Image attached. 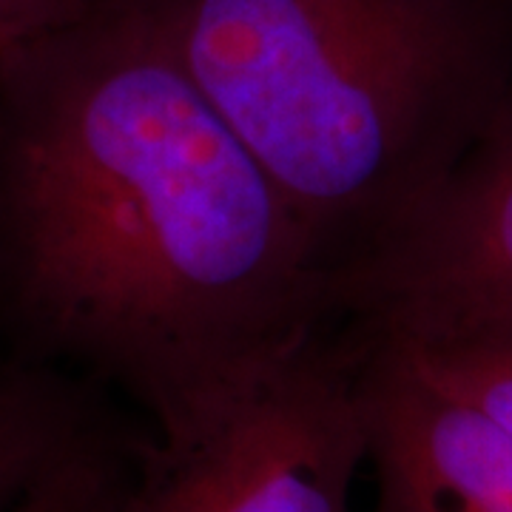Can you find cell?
I'll return each mask as SVG.
<instances>
[{"label":"cell","mask_w":512,"mask_h":512,"mask_svg":"<svg viewBox=\"0 0 512 512\" xmlns=\"http://www.w3.org/2000/svg\"><path fill=\"white\" fill-rule=\"evenodd\" d=\"M94 0H0L3 12L18 29L20 40L49 32L66 20L83 15Z\"/></svg>","instance_id":"obj_9"},{"label":"cell","mask_w":512,"mask_h":512,"mask_svg":"<svg viewBox=\"0 0 512 512\" xmlns=\"http://www.w3.org/2000/svg\"><path fill=\"white\" fill-rule=\"evenodd\" d=\"M362 342L316 330L143 450L100 512H353Z\"/></svg>","instance_id":"obj_3"},{"label":"cell","mask_w":512,"mask_h":512,"mask_svg":"<svg viewBox=\"0 0 512 512\" xmlns=\"http://www.w3.org/2000/svg\"><path fill=\"white\" fill-rule=\"evenodd\" d=\"M330 279L453 171L512 77V0H143Z\"/></svg>","instance_id":"obj_2"},{"label":"cell","mask_w":512,"mask_h":512,"mask_svg":"<svg viewBox=\"0 0 512 512\" xmlns=\"http://www.w3.org/2000/svg\"><path fill=\"white\" fill-rule=\"evenodd\" d=\"M15 43H20L18 29L12 26V20H9V15H6L3 6H0V52H6V49L15 46Z\"/></svg>","instance_id":"obj_10"},{"label":"cell","mask_w":512,"mask_h":512,"mask_svg":"<svg viewBox=\"0 0 512 512\" xmlns=\"http://www.w3.org/2000/svg\"><path fill=\"white\" fill-rule=\"evenodd\" d=\"M117 464L103 430L77 444L37 478L12 512H100L117 484Z\"/></svg>","instance_id":"obj_8"},{"label":"cell","mask_w":512,"mask_h":512,"mask_svg":"<svg viewBox=\"0 0 512 512\" xmlns=\"http://www.w3.org/2000/svg\"><path fill=\"white\" fill-rule=\"evenodd\" d=\"M0 311L157 433L333 322L308 231L143 0L0 52Z\"/></svg>","instance_id":"obj_1"},{"label":"cell","mask_w":512,"mask_h":512,"mask_svg":"<svg viewBox=\"0 0 512 512\" xmlns=\"http://www.w3.org/2000/svg\"><path fill=\"white\" fill-rule=\"evenodd\" d=\"M97 430L80 393L55 370L0 365V512Z\"/></svg>","instance_id":"obj_6"},{"label":"cell","mask_w":512,"mask_h":512,"mask_svg":"<svg viewBox=\"0 0 512 512\" xmlns=\"http://www.w3.org/2000/svg\"><path fill=\"white\" fill-rule=\"evenodd\" d=\"M370 512H512V436L382 342L362 339Z\"/></svg>","instance_id":"obj_5"},{"label":"cell","mask_w":512,"mask_h":512,"mask_svg":"<svg viewBox=\"0 0 512 512\" xmlns=\"http://www.w3.org/2000/svg\"><path fill=\"white\" fill-rule=\"evenodd\" d=\"M376 342V339H370ZM461 402L512 436V328L476 330L433 342H382Z\"/></svg>","instance_id":"obj_7"},{"label":"cell","mask_w":512,"mask_h":512,"mask_svg":"<svg viewBox=\"0 0 512 512\" xmlns=\"http://www.w3.org/2000/svg\"><path fill=\"white\" fill-rule=\"evenodd\" d=\"M330 316L376 342L512 328V77L419 211L330 279Z\"/></svg>","instance_id":"obj_4"}]
</instances>
